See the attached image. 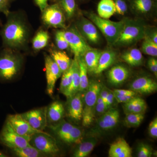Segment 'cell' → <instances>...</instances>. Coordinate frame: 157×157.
I'll return each instance as SVG.
<instances>
[{
  "mask_svg": "<svg viewBox=\"0 0 157 157\" xmlns=\"http://www.w3.org/2000/svg\"><path fill=\"white\" fill-rule=\"evenodd\" d=\"M24 63L21 52L3 47L0 49V82L14 80L21 73Z\"/></svg>",
  "mask_w": 157,
  "mask_h": 157,
  "instance_id": "cell-2",
  "label": "cell"
},
{
  "mask_svg": "<svg viewBox=\"0 0 157 157\" xmlns=\"http://www.w3.org/2000/svg\"><path fill=\"white\" fill-rule=\"evenodd\" d=\"M50 36L47 31L40 29L35 34L32 39V48L36 52L40 51L47 46Z\"/></svg>",
  "mask_w": 157,
  "mask_h": 157,
  "instance_id": "cell-28",
  "label": "cell"
},
{
  "mask_svg": "<svg viewBox=\"0 0 157 157\" xmlns=\"http://www.w3.org/2000/svg\"><path fill=\"white\" fill-rule=\"evenodd\" d=\"M119 118L118 110L116 108H109L98 118L95 128L102 132L109 131L116 126Z\"/></svg>",
  "mask_w": 157,
  "mask_h": 157,
  "instance_id": "cell-15",
  "label": "cell"
},
{
  "mask_svg": "<svg viewBox=\"0 0 157 157\" xmlns=\"http://www.w3.org/2000/svg\"><path fill=\"white\" fill-rule=\"evenodd\" d=\"M130 5L132 10L137 14H147L152 9L154 0H131Z\"/></svg>",
  "mask_w": 157,
  "mask_h": 157,
  "instance_id": "cell-30",
  "label": "cell"
},
{
  "mask_svg": "<svg viewBox=\"0 0 157 157\" xmlns=\"http://www.w3.org/2000/svg\"><path fill=\"white\" fill-rule=\"evenodd\" d=\"M6 157V155L3 153L2 152L0 151V157Z\"/></svg>",
  "mask_w": 157,
  "mask_h": 157,
  "instance_id": "cell-50",
  "label": "cell"
},
{
  "mask_svg": "<svg viewBox=\"0 0 157 157\" xmlns=\"http://www.w3.org/2000/svg\"><path fill=\"white\" fill-rule=\"evenodd\" d=\"M148 132L150 136L154 138L157 137V118H155L149 125Z\"/></svg>",
  "mask_w": 157,
  "mask_h": 157,
  "instance_id": "cell-42",
  "label": "cell"
},
{
  "mask_svg": "<svg viewBox=\"0 0 157 157\" xmlns=\"http://www.w3.org/2000/svg\"><path fill=\"white\" fill-rule=\"evenodd\" d=\"M56 2L63 11L66 19H71L74 17L77 9L76 0H58Z\"/></svg>",
  "mask_w": 157,
  "mask_h": 157,
  "instance_id": "cell-32",
  "label": "cell"
},
{
  "mask_svg": "<svg viewBox=\"0 0 157 157\" xmlns=\"http://www.w3.org/2000/svg\"><path fill=\"white\" fill-rule=\"evenodd\" d=\"M31 138L17 134L7 120L0 132V143L11 150L29 146Z\"/></svg>",
  "mask_w": 157,
  "mask_h": 157,
  "instance_id": "cell-7",
  "label": "cell"
},
{
  "mask_svg": "<svg viewBox=\"0 0 157 157\" xmlns=\"http://www.w3.org/2000/svg\"><path fill=\"white\" fill-rule=\"evenodd\" d=\"M115 100V99L114 95H113V91L109 90L106 101V104L109 109L111 108V106H112Z\"/></svg>",
  "mask_w": 157,
  "mask_h": 157,
  "instance_id": "cell-46",
  "label": "cell"
},
{
  "mask_svg": "<svg viewBox=\"0 0 157 157\" xmlns=\"http://www.w3.org/2000/svg\"><path fill=\"white\" fill-rule=\"evenodd\" d=\"M113 93L116 101L118 103H123L124 104V103H126L129 100L135 97V96H133L124 95L119 94L113 92Z\"/></svg>",
  "mask_w": 157,
  "mask_h": 157,
  "instance_id": "cell-43",
  "label": "cell"
},
{
  "mask_svg": "<svg viewBox=\"0 0 157 157\" xmlns=\"http://www.w3.org/2000/svg\"><path fill=\"white\" fill-rule=\"evenodd\" d=\"M6 17V22L0 30L3 47L21 52L26 50L32 32L25 14L21 11H10Z\"/></svg>",
  "mask_w": 157,
  "mask_h": 157,
  "instance_id": "cell-1",
  "label": "cell"
},
{
  "mask_svg": "<svg viewBox=\"0 0 157 157\" xmlns=\"http://www.w3.org/2000/svg\"><path fill=\"white\" fill-rule=\"evenodd\" d=\"M145 113H129L126 114L124 124L128 128L139 127L143 121Z\"/></svg>",
  "mask_w": 157,
  "mask_h": 157,
  "instance_id": "cell-34",
  "label": "cell"
},
{
  "mask_svg": "<svg viewBox=\"0 0 157 157\" xmlns=\"http://www.w3.org/2000/svg\"><path fill=\"white\" fill-rule=\"evenodd\" d=\"M123 28L114 45L126 46L132 45L143 39L145 36V25L136 20H124Z\"/></svg>",
  "mask_w": 157,
  "mask_h": 157,
  "instance_id": "cell-4",
  "label": "cell"
},
{
  "mask_svg": "<svg viewBox=\"0 0 157 157\" xmlns=\"http://www.w3.org/2000/svg\"><path fill=\"white\" fill-rule=\"evenodd\" d=\"M124 112L129 113H145L147 108L146 102L142 98L134 97L123 105Z\"/></svg>",
  "mask_w": 157,
  "mask_h": 157,
  "instance_id": "cell-23",
  "label": "cell"
},
{
  "mask_svg": "<svg viewBox=\"0 0 157 157\" xmlns=\"http://www.w3.org/2000/svg\"><path fill=\"white\" fill-rule=\"evenodd\" d=\"M6 120L14 131L21 136L31 137L34 134L43 132L33 128L23 118L21 114L9 115Z\"/></svg>",
  "mask_w": 157,
  "mask_h": 157,
  "instance_id": "cell-14",
  "label": "cell"
},
{
  "mask_svg": "<svg viewBox=\"0 0 157 157\" xmlns=\"http://www.w3.org/2000/svg\"><path fill=\"white\" fill-rule=\"evenodd\" d=\"M12 150L19 157H40L46 155L31 145L22 148L13 149Z\"/></svg>",
  "mask_w": 157,
  "mask_h": 157,
  "instance_id": "cell-33",
  "label": "cell"
},
{
  "mask_svg": "<svg viewBox=\"0 0 157 157\" xmlns=\"http://www.w3.org/2000/svg\"><path fill=\"white\" fill-rule=\"evenodd\" d=\"M34 1L41 12L48 5V0H34Z\"/></svg>",
  "mask_w": 157,
  "mask_h": 157,
  "instance_id": "cell-48",
  "label": "cell"
},
{
  "mask_svg": "<svg viewBox=\"0 0 157 157\" xmlns=\"http://www.w3.org/2000/svg\"><path fill=\"white\" fill-rule=\"evenodd\" d=\"M2 25V21H1V20L0 19V28H1V27Z\"/></svg>",
  "mask_w": 157,
  "mask_h": 157,
  "instance_id": "cell-52",
  "label": "cell"
},
{
  "mask_svg": "<svg viewBox=\"0 0 157 157\" xmlns=\"http://www.w3.org/2000/svg\"><path fill=\"white\" fill-rule=\"evenodd\" d=\"M48 51L49 55L58 66L62 74L69 69L72 60L66 52L52 47L49 48Z\"/></svg>",
  "mask_w": 157,
  "mask_h": 157,
  "instance_id": "cell-20",
  "label": "cell"
},
{
  "mask_svg": "<svg viewBox=\"0 0 157 157\" xmlns=\"http://www.w3.org/2000/svg\"><path fill=\"white\" fill-rule=\"evenodd\" d=\"M72 65L73 68L72 81L70 86L63 93V94L67 98L74 96L78 92L80 85L79 65L77 58L74 57L72 61Z\"/></svg>",
  "mask_w": 157,
  "mask_h": 157,
  "instance_id": "cell-22",
  "label": "cell"
},
{
  "mask_svg": "<svg viewBox=\"0 0 157 157\" xmlns=\"http://www.w3.org/2000/svg\"><path fill=\"white\" fill-rule=\"evenodd\" d=\"M130 72L126 67L117 65L108 71L107 76L110 84L117 86L124 82L128 78Z\"/></svg>",
  "mask_w": 157,
  "mask_h": 157,
  "instance_id": "cell-19",
  "label": "cell"
},
{
  "mask_svg": "<svg viewBox=\"0 0 157 157\" xmlns=\"http://www.w3.org/2000/svg\"><path fill=\"white\" fill-rule=\"evenodd\" d=\"M63 32L69 47L75 57L83 56L86 52L92 48L78 32L75 25L66 28Z\"/></svg>",
  "mask_w": 157,
  "mask_h": 157,
  "instance_id": "cell-8",
  "label": "cell"
},
{
  "mask_svg": "<svg viewBox=\"0 0 157 157\" xmlns=\"http://www.w3.org/2000/svg\"><path fill=\"white\" fill-rule=\"evenodd\" d=\"M113 93L124 95L135 96L136 93L131 90L116 89L113 91Z\"/></svg>",
  "mask_w": 157,
  "mask_h": 157,
  "instance_id": "cell-47",
  "label": "cell"
},
{
  "mask_svg": "<svg viewBox=\"0 0 157 157\" xmlns=\"http://www.w3.org/2000/svg\"><path fill=\"white\" fill-rule=\"evenodd\" d=\"M157 44V33L155 29H145V35Z\"/></svg>",
  "mask_w": 157,
  "mask_h": 157,
  "instance_id": "cell-45",
  "label": "cell"
},
{
  "mask_svg": "<svg viewBox=\"0 0 157 157\" xmlns=\"http://www.w3.org/2000/svg\"><path fill=\"white\" fill-rule=\"evenodd\" d=\"M152 155V148L149 145L144 143L139 144L137 147V157H151Z\"/></svg>",
  "mask_w": 157,
  "mask_h": 157,
  "instance_id": "cell-38",
  "label": "cell"
},
{
  "mask_svg": "<svg viewBox=\"0 0 157 157\" xmlns=\"http://www.w3.org/2000/svg\"><path fill=\"white\" fill-rule=\"evenodd\" d=\"M49 128L60 139L67 144H78L83 139V133L80 128L62 120Z\"/></svg>",
  "mask_w": 157,
  "mask_h": 157,
  "instance_id": "cell-6",
  "label": "cell"
},
{
  "mask_svg": "<svg viewBox=\"0 0 157 157\" xmlns=\"http://www.w3.org/2000/svg\"><path fill=\"white\" fill-rule=\"evenodd\" d=\"M109 90H108L107 88L102 86L101 91H100V94H99V96L102 98V99H103V101L105 103H106V99H107Z\"/></svg>",
  "mask_w": 157,
  "mask_h": 157,
  "instance_id": "cell-49",
  "label": "cell"
},
{
  "mask_svg": "<svg viewBox=\"0 0 157 157\" xmlns=\"http://www.w3.org/2000/svg\"><path fill=\"white\" fill-rule=\"evenodd\" d=\"M116 59V54L112 50H106L103 52L98 62V67L95 74H100L108 69L113 63Z\"/></svg>",
  "mask_w": 157,
  "mask_h": 157,
  "instance_id": "cell-25",
  "label": "cell"
},
{
  "mask_svg": "<svg viewBox=\"0 0 157 157\" xmlns=\"http://www.w3.org/2000/svg\"><path fill=\"white\" fill-rule=\"evenodd\" d=\"M48 1H50V2H57L58 0H48Z\"/></svg>",
  "mask_w": 157,
  "mask_h": 157,
  "instance_id": "cell-51",
  "label": "cell"
},
{
  "mask_svg": "<svg viewBox=\"0 0 157 157\" xmlns=\"http://www.w3.org/2000/svg\"><path fill=\"white\" fill-rule=\"evenodd\" d=\"M88 17L101 32L109 45H114L123 28L124 20L113 21L104 19L94 13H90Z\"/></svg>",
  "mask_w": 157,
  "mask_h": 157,
  "instance_id": "cell-5",
  "label": "cell"
},
{
  "mask_svg": "<svg viewBox=\"0 0 157 157\" xmlns=\"http://www.w3.org/2000/svg\"><path fill=\"white\" fill-rule=\"evenodd\" d=\"M121 58L132 67H138L142 64L143 56L139 49L133 48L125 52L121 56Z\"/></svg>",
  "mask_w": 157,
  "mask_h": 157,
  "instance_id": "cell-26",
  "label": "cell"
},
{
  "mask_svg": "<svg viewBox=\"0 0 157 157\" xmlns=\"http://www.w3.org/2000/svg\"><path fill=\"white\" fill-rule=\"evenodd\" d=\"M115 7V13L123 15L127 12L128 6L124 0H113Z\"/></svg>",
  "mask_w": 157,
  "mask_h": 157,
  "instance_id": "cell-40",
  "label": "cell"
},
{
  "mask_svg": "<svg viewBox=\"0 0 157 157\" xmlns=\"http://www.w3.org/2000/svg\"><path fill=\"white\" fill-rule=\"evenodd\" d=\"M45 73H46L47 94L52 97L57 80L61 76L62 73L58 66L49 55H44Z\"/></svg>",
  "mask_w": 157,
  "mask_h": 157,
  "instance_id": "cell-12",
  "label": "cell"
},
{
  "mask_svg": "<svg viewBox=\"0 0 157 157\" xmlns=\"http://www.w3.org/2000/svg\"><path fill=\"white\" fill-rule=\"evenodd\" d=\"M147 65L151 71L157 76V61L154 58H151L148 59L147 61Z\"/></svg>",
  "mask_w": 157,
  "mask_h": 157,
  "instance_id": "cell-44",
  "label": "cell"
},
{
  "mask_svg": "<svg viewBox=\"0 0 157 157\" xmlns=\"http://www.w3.org/2000/svg\"><path fill=\"white\" fill-rule=\"evenodd\" d=\"M67 99V110L69 117L74 120H81L82 118L83 107L82 93L78 92L74 96Z\"/></svg>",
  "mask_w": 157,
  "mask_h": 157,
  "instance_id": "cell-17",
  "label": "cell"
},
{
  "mask_svg": "<svg viewBox=\"0 0 157 157\" xmlns=\"http://www.w3.org/2000/svg\"><path fill=\"white\" fill-rule=\"evenodd\" d=\"M102 85L96 80L89 81L87 88L83 95V111L82 123L85 127L90 126L95 118L96 102Z\"/></svg>",
  "mask_w": 157,
  "mask_h": 157,
  "instance_id": "cell-3",
  "label": "cell"
},
{
  "mask_svg": "<svg viewBox=\"0 0 157 157\" xmlns=\"http://www.w3.org/2000/svg\"><path fill=\"white\" fill-rule=\"evenodd\" d=\"M29 144L45 155L56 154L59 151L55 139L44 132L32 135Z\"/></svg>",
  "mask_w": 157,
  "mask_h": 157,
  "instance_id": "cell-10",
  "label": "cell"
},
{
  "mask_svg": "<svg viewBox=\"0 0 157 157\" xmlns=\"http://www.w3.org/2000/svg\"><path fill=\"white\" fill-rule=\"evenodd\" d=\"M101 53L102 52L101 51L92 48L85 53L83 57L87 67L88 72L95 73L98 67V62Z\"/></svg>",
  "mask_w": 157,
  "mask_h": 157,
  "instance_id": "cell-27",
  "label": "cell"
},
{
  "mask_svg": "<svg viewBox=\"0 0 157 157\" xmlns=\"http://www.w3.org/2000/svg\"><path fill=\"white\" fill-rule=\"evenodd\" d=\"M46 114L48 124L58 122L62 120L65 114L63 105L60 101H54L47 107Z\"/></svg>",
  "mask_w": 157,
  "mask_h": 157,
  "instance_id": "cell-21",
  "label": "cell"
},
{
  "mask_svg": "<svg viewBox=\"0 0 157 157\" xmlns=\"http://www.w3.org/2000/svg\"><path fill=\"white\" fill-rule=\"evenodd\" d=\"M54 39L58 49L63 51L70 48L67 41L64 36L63 30H57L55 33Z\"/></svg>",
  "mask_w": 157,
  "mask_h": 157,
  "instance_id": "cell-37",
  "label": "cell"
},
{
  "mask_svg": "<svg viewBox=\"0 0 157 157\" xmlns=\"http://www.w3.org/2000/svg\"><path fill=\"white\" fill-rule=\"evenodd\" d=\"M82 37L87 41L93 44H97L100 42L101 35L97 26L90 19L81 17L75 24Z\"/></svg>",
  "mask_w": 157,
  "mask_h": 157,
  "instance_id": "cell-11",
  "label": "cell"
},
{
  "mask_svg": "<svg viewBox=\"0 0 157 157\" xmlns=\"http://www.w3.org/2000/svg\"><path fill=\"white\" fill-rule=\"evenodd\" d=\"M47 107L36 108L24 113L21 117L34 129L43 131L47 126Z\"/></svg>",
  "mask_w": 157,
  "mask_h": 157,
  "instance_id": "cell-13",
  "label": "cell"
},
{
  "mask_svg": "<svg viewBox=\"0 0 157 157\" xmlns=\"http://www.w3.org/2000/svg\"><path fill=\"white\" fill-rule=\"evenodd\" d=\"M109 108L107 104L104 102L102 98L99 95L95 106V116H101L106 112Z\"/></svg>",
  "mask_w": 157,
  "mask_h": 157,
  "instance_id": "cell-39",
  "label": "cell"
},
{
  "mask_svg": "<svg viewBox=\"0 0 157 157\" xmlns=\"http://www.w3.org/2000/svg\"><path fill=\"white\" fill-rule=\"evenodd\" d=\"M73 73V66L71 63V66L69 69L62 74L61 81L59 88L60 91L62 94L68 88L71 84Z\"/></svg>",
  "mask_w": 157,
  "mask_h": 157,
  "instance_id": "cell-36",
  "label": "cell"
},
{
  "mask_svg": "<svg viewBox=\"0 0 157 157\" xmlns=\"http://www.w3.org/2000/svg\"><path fill=\"white\" fill-rule=\"evenodd\" d=\"M14 0H0V13L7 15L10 11L11 3Z\"/></svg>",
  "mask_w": 157,
  "mask_h": 157,
  "instance_id": "cell-41",
  "label": "cell"
},
{
  "mask_svg": "<svg viewBox=\"0 0 157 157\" xmlns=\"http://www.w3.org/2000/svg\"><path fill=\"white\" fill-rule=\"evenodd\" d=\"M41 12V19L46 27L57 29L66 28L64 13L57 2L48 5Z\"/></svg>",
  "mask_w": 157,
  "mask_h": 157,
  "instance_id": "cell-9",
  "label": "cell"
},
{
  "mask_svg": "<svg viewBox=\"0 0 157 157\" xmlns=\"http://www.w3.org/2000/svg\"><path fill=\"white\" fill-rule=\"evenodd\" d=\"M79 69L80 85L78 92L84 93L88 86L89 81L88 78V70L83 56L77 58Z\"/></svg>",
  "mask_w": 157,
  "mask_h": 157,
  "instance_id": "cell-31",
  "label": "cell"
},
{
  "mask_svg": "<svg viewBox=\"0 0 157 157\" xmlns=\"http://www.w3.org/2000/svg\"><path fill=\"white\" fill-rule=\"evenodd\" d=\"M130 90L141 94H149L156 91L157 83L154 79L148 76H141L132 81Z\"/></svg>",
  "mask_w": 157,
  "mask_h": 157,
  "instance_id": "cell-16",
  "label": "cell"
},
{
  "mask_svg": "<svg viewBox=\"0 0 157 157\" xmlns=\"http://www.w3.org/2000/svg\"><path fill=\"white\" fill-rule=\"evenodd\" d=\"M98 143L96 137H91L82 140L74 151L73 156L74 157H87L93 150Z\"/></svg>",
  "mask_w": 157,
  "mask_h": 157,
  "instance_id": "cell-24",
  "label": "cell"
},
{
  "mask_svg": "<svg viewBox=\"0 0 157 157\" xmlns=\"http://www.w3.org/2000/svg\"><path fill=\"white\" fill-rule=\"evenodd\" d=\"M116 12L113 0H101L98 6V16L104 19H109Z\"/></svg>",
  "mask_w": 157,
  "mask_h": 157,
  "instance_id": "cell-29",
  "label": "cell"
},
{
  "mask_svg": "<svg viewBox=\"0 0 157 157\" xmlns=\"http://www.w3.org/2000/svg\"><path fill=\"white\" fill-rule=\"evenodd\" d=\"M132 149L123 138H118L111 144L108 155L109 157H132Z\"/></svg>",
  "mask_w": 157,
  "mask_h": 157,
  "instance_id": "cell-18",
  "label": "cell"
},
{
  "mask_svg": "<svg viewBox=\"0 0 157 157\" xmlns=\"http://www.w3.org/2000/svg\"><path fill=\"white\" fill-rule=\"evenodd\" d=\"M141 45L142 52L147 55L157 56V44L155 43L147 36H145Z\"/></svg>",
  "mask_w": 157,
  "mask_h": 157,
  "instance_id": "cell-35",
  "label": "cell"
}]
</instances>
